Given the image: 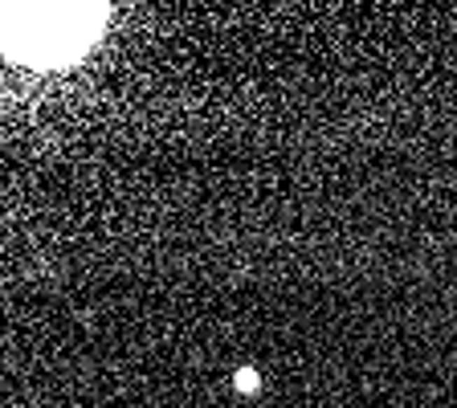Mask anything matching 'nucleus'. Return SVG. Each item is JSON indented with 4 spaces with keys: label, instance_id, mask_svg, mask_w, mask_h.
I'll return each mask as SVG.
<instances>
[{
    "label": "nucleus",
    "instance_id": "nucleus-1",
    "mask_svg": "<svg viewBox=\"0 0 457 408\" xmlns=\"http://www.w3.org/2000/svg\"><path fill=\"white\" fill-rule=\"evenodd\" d=\"M94 13H102V8H45V4H37V8H0V41L13 53H17V45H24L21 57L57 62L62 45L82 49L90 41L94 24L102 21Z\"/></svg>",
    "mask_w": 457,
    "mask_h": 408
},
{
    "label": "nucleus",
    "instance_id": "nucleus-2",
    "mask_svg": "<svg viewBox=\"0 0 457 408\" xmlns=\"http://www.w3.org/2000/svg\"><path fill=\"white\" fill-rule=\"evenodd\" d=\"M233 384H237L241 392H258V388H262V376H258L253 367H241L237 376H233Z\"/></svg>",
    "mask_w": 457,
    "mask_h": 408
}]
</instances>
